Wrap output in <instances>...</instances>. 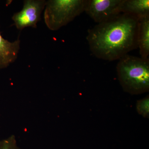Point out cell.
I'll return each mask as SVG.
<instances>
[{
	"label": "cell",
	"instance_id": "30bf717a",
	"mask_svg": "<svg viewBox=\"0 0 149 149\" xmlns=\"http://www.w3.org/2000/svg\"><path fill=\"white\" fill-rule=\"evenodd\" d=\"M137 109L140 114L144 117L148 116L149 113V99L148 97L141 100L137 102Z\"/></svg>",
	"mask_w": 149,
	"mask_h": 149
},
{
	"label": "cell",
	"instance_id": "277c9868",
	"mask_svg": "<svg viewBox=\"0 0 149 149\" xmlns=\"http://www.w3.org/2000/svg\"><path fill=\"white\" fill-rule=\"evenodd\" d=\"M45 0H25L23 8L14 13L12 19L17 29L22 30L27 27H37L41 14L47 3Z\"/></svg>",
	"mask_w": 149,
	"mask_h": 149
},
{
	"label": "cell",
	"instance_id": "3957f363",
	"mask_svg": "<svg viewBox=\"0 0 149 149\" xmlns=\"http://www.w3.org/2000/svg\"><path fill=\"white\" fill-rule=\"evenodd\" d=\"M86 0H49L44 11L46 26L56 31L67 25L85 11Z\"/></svg>",
	"mask_w": 149,
	"mask_h": 149
},
{
	"label": "cell",
	"instance_id": "52a82bcc",
	"mask_svg": "<svg viewBox=\"0 0 149 149\" xmlns=\"http://www.w3.org/2000/svg\"><path fill=\"white\" fill-rule=\"evenodd\" d=\"M120 12L135 15L139 18L149 16V1L123 0Z\"/></svg>",
	"mask_w": 149,
	"mask_h": 149
},
{
	"label": "cell",
	"instance_id": "9c48e42d",
	"mask_svg": "<svg viewBox=\"0 0 149 149\" xmlns=\"http://www.w3.org/2000/svg\"><path fill=\"white\" fill-rule=\"evenodd\" d=\"M0 149H21L17 146L15 136L13 135L0 141Z\"/></svg>",
	"mask_w": 149,
	"mask_h": 149
},
{
	"label": "cell",
	"instance_id": "8992f818",
	"mask_svg": "<svg viewBox=\"0 0 149 149\" xmlns=\"http://www.w3.org/2000/svg\"><path fill=\"white\" fill-rule=\"evenodd\" d=\"M19 39L11 42L3 38L0 33V69L5 68L14 62L20 49Z\"/></svg>",
	"mask_w": 149,
	"mask_h": 149
},
{
	"label": "cell",
	"instance_id": "ba28073f",
	"mask_svg": "<svg viewBox=\"0 0 149 149\" xmlns=\"http://www.w3.org/2000/svg\"><path fill=\"white\" fill-rule=\"evenodd\" d=\"M138 48L141 57L149 58V16L139 18Z\"/></svg>",
	"mask_w": 149,
	"mask_h": 149
},
{
	"label": "cell",
	"instance_id": "7a4b0ae2",
	"mask_svg": "<svg viewBox=\"0 0 149 149\" xmlns=\"http://www.w3.org/2000/svg\"><path fill=\"white\" fill-rule=\"evenodd\" d=\"M117 75L124 91L137 94L149 89V59L127 54L118 60Z\"/></svg>",
	"mask_w": 149,
	"mask_h": 149
},
{
	"label": "cell",
	"instance_id": "6da1fadb",
	"mask_svg": "<svg viewBox=\"0 0 149 149\" xmlns=\"http://www.w3.org/2000/svg\"><path fill=\"white\" fill-rule=\"evenodd\" d=\"M139 18L121 13L88 30L86 39L97 58L119 60L138 47Z\"/></svg>",
	"mask_w": 149,
	"mask_h": 149
},
{
	"label": "cell",
	"instance_id": "5b68a950",
	"mask_svg": "<svg viewBox=\"0 0 149 149\" xmlns=\"http://www.w3.org/2000/svg\"><path fill=\"white\" fill-rule=\"evenodd\" d=\"M122 2L123 0H86L84 12L100 24L121 13Z\"/></svg>",
	"mask_w": 149,
	"mask_h": 149
}]
</instances>
